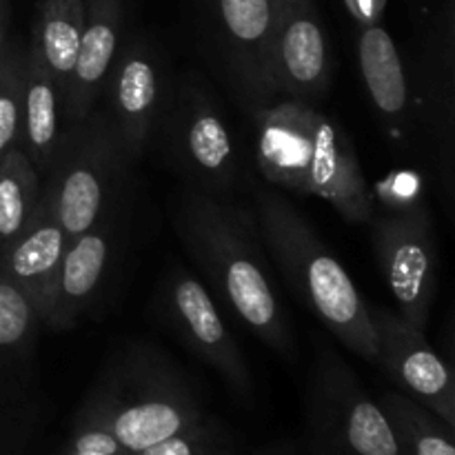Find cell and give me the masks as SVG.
<instances>
[{
    "label": "cell",
    "mask_w": 455,
    "mask_h": 455,
    "mask_svg": "<svg viewBox=\"0 0 455 455\" xmlns=\"http://www.w3.org/2000/svg\"><path fill=\"white\" fill-rule=\"evenodd\" d=\"M172 222L231 314L271 351L296 358V338L271 283L256 216L189 187L173 200Z\"/></svg>",
    "instance_id": "cell-1"
},
{
    "label": "cell",
    "mask_w": 455,
    "mask_h": 455,
    "mask_svg": "<svg viewBox=\"0 0 455 455\" xmlns=\"http://www.w3.org/2000/svg\"><path fill=\"white\" fill-rule=\"evenodd\" d=\"M256 163L269 185L320 198L351 225L376 216V196L364 178L349 133L314 105L278 98L253 111Z\"/></svg>",
    "instance_id": "cell-2"
},
{
    "label": "cell",
    "mask_w": 455,
    "mask_h": 455,
    "mask_svg": "<svg viewBox=\"0 0 455 455\" xmlns=\"http://www.w3.org/2000/svg\"><path fill=\"white\" fill-rule=\"evenodd\" d=\"M256 222L262 244L298 302L345 349L378 364L371 309L307 218L283 194L267 189L256 194Z\"/></svg>",
    "instance_id": "cell-3"
},
{
    "label": "cell",
    "mask_w": 455,
    "mask_h": 455,
    "mask_svg": "<svg viewBox=\"0 0 455 455\" xmlns=\"http://www.w3.org/2000/svg\"><path fill=\"white\" fill-rule=\"evenodd\" d=\"M96 395L111 431L132 455L204 422L180 367L163 349L140 342L116 355Z\"/></svg>",
    "instance_id": "cell-4"
},
{
    "label": "cell",
    "mask_w": 455,
    "mask_h": 455,
    "mask_svg": "<svg viewBox=\"0 0 455 455\" xmlns=\"http://www.w3.org/2000/svg\"><path fill=\"white\" fill-rule=\"evenodd\" d=\"M129 164L105 109L67 124L43 178V198L69 240L116 212Z\"/></svg>",
    "instance_id": "cell-5"
},
{
    "label": "cell",
    "mask_w": 455,
    "mask_h": 455,
    "mask_svg": "<svg viewBox=\"0 0 455 455\" xmlns=\"http://www.w3.org/2000/svg\"><path fill=\"white\" fill-rule=\"evenodd\" d=\"M173 169L203 194L225 198L238 182L229 124L203 84L185 78L169 93L158 127Z\"/></svg>",
    "instance_id": "cell-6"
},
{
    "label": "cell",
    "mask_w": 455,
    "mask_h": 455,
    "mask_svg": "<svg viewBox=\"0 0 455 455\" xmlns=\"http://www.w3.org/2000/svg\"><path fill=\"white\" fill-rule=\"evenodd\" d=\"M371 240L398 315L418 331L429 323L438 291L440 249L425 204H404L371 218Z\"/></svg>",
    "instance_id": "cell-7"
},
{
    "label": "cell",
    "mask_w": 455,
    "mask_h": 455,
    "mask_svg": "<svg viewBox=\"0 0 455 455\" xmlns=\"http://www.w3.org/2000/svg\"><path fill=\"white\" fill-rule=\"evenodd\" d=\"M158 311L173 336L198 360L220 373L222 380L247 395L251 391V373L238 342L227 329L212 293L189 271L176 267L158 293Z\"/></svg>",
    "instance_id": "cell-8"
},
{
    "label": "cell",
    "mask_w": 455,
    "mask_h": 455,
    "mask_svg": "<svg viewBox=\"0 0 455 455\" xmlns=\"http://www.w3.org/2000/svg\"><path fill=\"white\" fill-rule=\"evenodd\" d=\"M315 418L331 429L354 455H404L389 418L358 385L336 351L323 349L311 371Z\"/></svg>",
    "instance_id": "cell-9"
},
{
    "label": "cell",
    "mask_w": 455,
    "mask_h": 455,
    "mask_svg": "<svg viewBox=\"0 0 455 455\" xmlns=\"http://www.w3.org/2000/svg\"><path fill=\"white\" fill-rule=\"evenodd\" d=\"M111 127L129 163L140 158L151 138L158 136L160 120L169 102L167 78L158 53L145 40L120 47L107 78L105 92Z\"/></svg>",
    "instance_id": "cell-10"
},
{
    "label": "cell",
    "mask_w": 455,
    "mask_h": 455,
    "mask_svg": "<svg viewBox=\"0 0 455 455\" xmlns=\"http://www.w3.org/2000/svg\"><path fill=\"white\" fill-rule=\"evenodd\" d=\"M218 49L227 76L249 111L275 100L269 84V56L280 0H212Z\"/></svg>",
    "instance_id": "cell-11"
},
{
    "label": "cell",
    "mask_w": 455,
    "mask_h": 455,
    "mask_svg": "<svg viewBox=\"0 0 455 455\" xmlns=\"http://www.w3.org/2000/svg\"><path fill=\"white\" fill-rule=\"evenodd\" d=\"M331 83V49L314 0H280L269 56L271 93L314 102Z\"/></svg>",
    "instance_id": "cell-12"
},
{
    "label": "cell",
    "mask_w": 455,
    "mask_h": 455,
    "mask_svg": "<svg viewBox=\"0 0 455 455\" xmlns=\"http://www.w3.org/2000/svg\"><path fill=\"white\" fill-rule=\"evenodd\" d=\"M371 309L378 338V364L447 427L455 425V385L449 364L418 331L389 309Z\"/></svg>",
    "instance_id": "cell-13"
},
{
    "label": "cell",
    "mask_w": 455,
    "mask_h": 455,
    "mask_svg": "<svg viewBox=\"0 0 455 455\" xmlns=\"http://www.w3.org/2000/svg\"><path fill=\"white\" fill-rule=\"evenodd\" d=\"M116 247H118L116 212L102 218L92 229L69 240L44 311L43 327L52 331H67L78 324L84 311L96 300L109 274Z\"/></svg>",
    "instance_id": "cell-14"
},
{
    "label": "cell",
    "mask_w": 455,
    "mask_h": 455,
    "mask_svg": "<svg viewBox=\"0 0 455 455\" xmlns=\"http://www.w3.org/2000/svg\"><path fill=\"white\" fill-rule=\"evenodd\" d=\"M123 0H84V29L78 58L62 92V124L83 120L98 107L120 52Z\"/></svg>",
    "instance_id": "cell-15"
},
{
    "label": "cell",
    "mask_w": 455,
    "mask_h": 455,
    "mask_svg": "<svg viewBox=\"0 0 455 455\" xmlns=\"http://www.w3.org/2000/svg\"><path fill=\"white\" fill-rule=\"evenodd\" d=\"M67 244H69V235L56 220L47 200L40 196V204L31 216L29 225L9 247L0 251V267L29 298L40 323L47 311Z\"/></svg>",
    "instance_id": "cell-16"
},
{
    "label": "cell",
    "mask_w": 455,
    "mask_h": 455,
    "mask_svg": "<svg viewBox=\"0 0 455 455\" xmlns=\"http://www.w3.org/2000/svg\"><path fill=\"white\" fill-rule=\"evenodd\" d=\"M62 132L65 124L58 84L29 47L22 58L20 124L16 145L25 151L40 178L47 176L52 167Z\"/></svg>",
    "instance_id": "cell-17"
},
{
    "label": "cell",
    "mask_w": 455,
    "mask_h": 455,
    "mask_svg": "<svg viewBox=\"0 0 455 455\" xmlns=\"http://www.w3.org/2000/svg\"><path fill=\"white\" fill-rule=\"evenodd\" d=\"M358 62L364 87L380 118L387 120L395 132H404L411 118V93L403 58L385 27H363Z\"/></svg>",
    "instance_id": "cell-18"
},
{
    "label": "cell",
    "mask_w": 455,
    "mask_h": 455,
    "mask_svg": "<svg viewBox=\"0 0 455 455\" xmlns=\"http://www.w3.org/2000/svg\"><path fill=\"white\" fill-rule=\"evenodd\" d=\"M83 29L84 0H43L38 4L31 52L56 80L60 98L78 58Z\"/></svg>",
    "instance_id": "cell-19"
},
{
    "label": "cell",
    "mask_w": 455,
    "mask_h": 455,
    "mask_svg": "<svg viewBox=\"0 0 455 455\" xmlns=\"http://www.w3.org/2000/svg\"><path fill=\"white\" fill-rule=\"evenodd\" d=\"M43 196V178L18 145L0 160V251L29 225Z\"/></svg>",
    "instance_id": "cell-20"
},
{
    "label": "cell",
    "mask_w": 455,
    "mask_h": 455,
    "mask_svg": "<svg viewBox=\"0 0 455 455\" xmlns=\"http://www.w3.org/2000/svg\"><path fill=\"white\" fill-rule=\"evenodd\" d=\"M382 411L389 418L404 455H455L451 427L440 425V418L429 413L413 398L403 394H387Z\"/></svg>",
    "instance_id": "cell-21"
},
{
    "label": "cell",
    "mask_w": 455,
    "mask_h": 455,
    "mask_svg": "<svg viewBox=\"0 0 455 455\" xmlns=\"http://www.w3.org/2000/svg\"><path fill=\"white\" fill-rule=\"evenodd\" d=\"M65 455H132L111 431L105 407L93 391L76 422V434Z\"/></svg>",
    "instance_id": "cell-22"
},
{
    "label": "cell",
    "mask_w": 455,
    "mask_h": 455,
    "mask_svg": "<svg viewBox=\"0 0 455 455\" xmlns=\"http://www.w3.org/2000/svg\"><path fill=\"white\" fill-rule=\"evenodd\" d=\"M25 52L4 47L0 60V160L18 142L20 124V83Z\"/></svg>",
    "instance_id": "cell-23"
},
{
    "label": "cell",
    "mask_w": 455,
    "mask_h": 455,
    "mask_svg": "<svg viewBox=\"0 0 455 455\" xmlns=\"http://www.w3.org/2000/svg\"><path fill=\"white\" fill-rule=\"evenodd\" d=\"M209 453V431L207 422L191 427V429L180 431L154 447L136 455H207Z\"/></svg>",
    "instance_id": "cell-24"
},
{
    "label": "cell",
    "mask_w": 455,
    "mask_h": 455,
    "mask_svg": "<svg viewBox=\"0 0 455 455\" xmlns=\"http://www.w3.org/2000/svg\"><path fill=\"white\" fill-rule=\"evenodd\" d=\"M345 7L360 27H371L380 22L387 0H345Z\"/></svg>",
    "instance_id": "cell-25"
},
{
    "label": "cell",
    "mask_w": 455,
    "mask_h": 455,
    "mask_svg": "<svg viewBox=\"0 0 455 455\" xmlns=\"http://www.w3.org/2000/svg\"><path fill=\"white\" fill-rule=\"evenodd\" d=\"M7 25H9L7 0H0V60H3V53H4V38H7Z\"/></svg>",
    "instance_id": "cell-26"
}]
</instances>
